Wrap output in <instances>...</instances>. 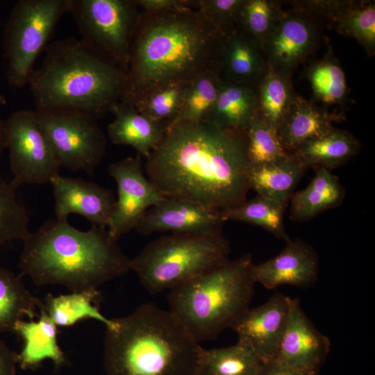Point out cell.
Returning <instances> with one entry per match:
<instances>
[{"label":"cell","mask_w":375,"mask_h":375,"mask_svg":"<svg viewBox=\"0 0 375 375\" xmlns=\"http://www.w3.org/2000/svg\"><path fill=\"white\" fill-rule=\"evenodd\" d=\"M110 175L117 185V199L108 232L115 241L135 228L147 210L165 197L144 174L141 155L112 163Z\"/></svg>","instance_id":"obj_13"},{"label":"cell","mask_w":375,"mask_h":375,"mask_svg":"<svg viewBox=\"0 0 375 375\" xmlns=\"http://www.w3.org/2000/svg\"><path fill=\"white\" fill-rule=\"evenodd\" d=\"M37 115L60 166L92 176L106 148V136L97 120L68 110L37 112Z\"/></svg>","instance_id":"obj_10"},{"label":"cell","mask_w":375,"mask_h":375,"mask_svg":"<svg viewBox=\"0 0 375 375\" xmlns=\"http://www.w3.org/2000/svg\"><path fill=\"white\" fill-rule=\"evenodd\" d=\"M230 252L222 232L172 233L148 244L131 259L130 267L142 286L156 294L225 262Z\"/></svg>","instance_id":"obj_7"},{"label":"cell","mask_w":375,"mask_h":375,"mask_svg":"<svg viewBox=\"0 0 375 375\" xmlns=\"http://www.w3.org/2000/svg\"><path fill=\"white\" fill-rule=\"evenodd\" d=\"M42 306L37 321L22 319L14 328L13 333L24 342L22 350L17 353V365L23 370L35 371L45 359H50L57 370L67 363L66 356L58 343V326Z\"/></svg>","instance_id":"obj_21"},{"label":"cell","mask_w":375,"mask_h":375,"mask_svg":"<svg viewBox=\"0 0 375 375\" xmlns=\"http://www.w3.org/2000/svg\"><path fill=\"white\" fill-rule=\"evenodd\" d=\"M264 362L244 342L228 347L205 349L199 375H258Z\"/></svg>","instance_id":"obj_31"},{"label":"cell","mask_w":375,"mask_h":375,"mask_svg":"<svg viewBox=\"0 0 375 375\" xmlns=\"http://www.w3.org/2000/svg\"><path fill=\"white\" fill-rule=\"evenodd\" d=\"M106 328V375H199L205 349L170 311L144 303Z\"/></svg>","instance_id":"obj_4"},{"label":"cell","mask_w":375,"mask_h":375,"mask_svg":"<svg viewBox=\"0 0 375 375\" xmlns=\"http://www.w3.org/2000/svg\"><path fill=\"white\" fill-rule=\"evenodd\" d=\"M289 299L275 293L265 303L249 308L231 327L238 340L251 347L264 362L276 358L287 326Z\"/></svg>","instance_id":"obj_14"},{"label":"cell","mask_w":375,"mask_h":375,"mask_svg":"<svg viewBox=\"0 0 375 375\" xmlns=\"http://www.w3.org/2000/svg\"><path fill=\"white\" fill-rule=\"evenodd\" d=\"M246 135L251 167L277 161L290 154L281 144L277 131L258 115L252 120Z\"/></svg>","instance_id":"obj_37"},{"label":"cell","mask_w":375,"mask_h":375,"mask_svg":"<svg viewBox=\"0 0 375 375\" xmlns=\"http://www.w3.org/2000/svg\"><path fill=\"white\" fill-rule=\"evenodd\" d=\"M331 343L304 312L297 298L289 299L286 328L275 359L293 367L318 373Z\"/></svg>","instance_id":"obj_17"},{"label":"cell","mask_w":375,"mask_h":375,"mask_svg":"<svg viewBox=\"0 0 375 375\" xmlns=\"http://www.w3.org/2000/svg\"><path fill=\"white\" fill-rule=\"evenodd\" d=\"M6 149L4 120L0 117V154Z\"/></svg>","instance_id":"obj_43"},{"label":"cell","mask_w":375,"mask_h":375,"mask_svg":"<svg viewBox=\"0 0 375 375\" xmlns=\"http://www.w3.org/2000/svg\"><path fill=\"white\" fill-rule=\"evenodd\" d=\"M344 119V112H331L296 94L277 134L284 149L291 153Z\"/></svg>","instance_id":"obj_20"},{"label":"cell","mask_w":375,"mask_h":375,"mask_svg":"<svg viewBox=\"0 0 375 375\" xmlns=\"http://www.w3.org/2000/svg\"><path fill=\"white\" fill-rule=\"evenodd\" d=\"M7 101L6 97L0 94V104L5 105L6 104Z\"/></svg>","instance_id":"obj_44"},{"label":"cell","mask_w":375,"mask_h":375,"mask_svg":"<svg viewBox=\"0 0 375 375\" xmlns=\"http://www.w3.org/2000/svg\"><path fill=\"white\" fill-rule=\"evenodd\" d=\"M50 183L56 219L67 220L69 215L77 214L85 217L92 226L108 227L116 203L112 190L81 178L60 174L52 178Z\"/></svg>","instance_id":"obj_16"},{"label":"cell","mask_w":375,"mask_h":375,"mask_svg":"<svg viewBox=\"0 0 375 375\" xmlns=\"http://www.w3.org/2000/svg\"><path fill=\"white\" fill-rule=\"evenodd\" d=\"M242 0H202L197 10L221 32L226 34L236 26Z\"/></svg>","instance_id":"obj_39"},{"label":"cell","mask_w":375,"mask_h":375,"mask_svg":"<svg viewBox=\"0 0 375 375\" xmlns=\"http://www.w3.org/2000/svg\"><path fill=\"white\" fill-rule=\"evenodd\" d=\"M291 78L268 67L255 86L258 116L276 131L296 95Z\"/></svg>","instance_id":"obj_30"},{"label":"cell","mask_w":375,"mask_h":375,"mask_svg":"<svg viewBox=\"0 0 375 375\" xmlns=\"http://www.w3.org/2000/svg\"><path fill=\"white\" fill-rule=\"evenodd\" d=\"M314 177L303 190L293 194L290 219L308 221L322 212L339 207L345 197V188L339 178L322 167H316Z\"/></svg>","instance_id":"obj_24"},{"label":"cell","mask_w":375,"mask_h":375,"mask_svg":"<svg viewBox=\"0 0 375 375\" xmlns=\"http://www.w3.org/2000/svg\"><path fill=\"white\" fill-rule=\"evenodd\" d=\"M17 188L0 178V245L15 239L23 240L30 233L26 209L16 198Z\"/></svg>","instance_id":"obj_38"},{"label":"cell","mask_w":375,"mask_h":375,"mask_svg":"<svg viewBox=\"0 0 375 375\" xmlns=\"http://www.w3.org/2000/svg\"><path fill=\"white\" fill-rule=\"evenodd\" d=\"M4 132L13 174L10 182L14 186L50 183L59 174L61 166L35 110L21 109L12 112L4 120Z\"/></svg>","instance_id":"obj_11"},{"label":"cell","mask_w":375,"mask_h":375,"mask_svg":"<svg viewBox=\"0 0 375 375\" xmlns=\"http://www.w3.org/2000/svg\"><path fill=\"white\" fill-rule=\"evenodd\" d=\"M22 241L20 275L38 286L61 285L72 292L97 290L131 270V259L106 228L83 231L67 220L50 219Z\"/></svg>","instance_id":"obj_3"},{"label":"cell","mask_w":375,"mask_h":375,"mask_svg":"<svg viewBox=\"0 0 375 375\" xmlns=\"http://www.w3.org/2000/svg\"><path fill=\"white\" fill-rule=\"evenodd\" d=\"M267 68L256 40L237 26L224 35L217 67L221 79L255 87Z\"/></svg>","instance_id":"obj_19"},{"label":"cell","mask_w":375,"mask_h":375,"mask_svg":"<svg viewBox=\"0 0 375 375\" xmlns=\"http://www.w3.org/2000/svg\"><path fill=\"white\" fill-rule=\"evenodd\" d=\"M361 143L351 132L333 127L291 153L307 169L322 167L332 171L357 155Z\"/></svg>","instance_id":"obj_23"},{"label":"cell","mask_w":375,"mask_h":375,"mask_svg":"<svg viewBox=\"0 0 375 375\" xmlns=\"http://www.w3.org/2000/svg\"><path fill=\"white\" fill-rule=\"evenodd\" d=\"M247 148L246 133L209 119L172 122L147 158L146 176L164 197L222 214L247 200Z\"/></svg>","instance_id":"obj_1"},{"label":"cell","mask_w":375,"mask_h":375,"mask_svg":"<svg viewBox=\"0 0 375 375\" xmlns=\"http://www.w3.org/2000/svg\"><path fill=\"white\" fill-rule=\"evenodd\" d=\"M333 29L354 38L368 56L375 53V3L372 1L348 0Z\"/></svg>","instance_id":"obj_33"},{"label":"cell","mask_w":375,"mask_h":375,"mask_svg":"<svg viewBox=\"0 0 375 375\" xmlns=\"http://www.w3.org/2000/svg\"><path fill=\"white\" fill-rule=\"evenodd\" d=\"M287 206L257 194L222 215L226 221L246 222L262 227L276 238L287 242L290 240L284 226V214Z\"/></svg>","instance_id":"obj_32"},{"label":"cell","mask_w":375,"mask_h":375,"mask_svg":"<svg viewBox=\"0 0 375 375\" xmlns=\"http://www.w3.org/2000/svg\"><path fill=\"white\" fill-rule=\"evenodd\" d=\"M257 115L255 87L221 80L217 98L208 119L219 126L246 133Z\"/></svg>","instance_id":"obj_25"},{"label":"cell","mask_w":375,"mask_h":375,"mask_svg":"<svg viewBox=\"0 0 375 375\" xmlns=\"http://www.w3.org/2000/svg\"><path fill=\"white\" fill-rule=\"evenodd\" d=\"M190 81L163 85L147 94L132 106L151 119L167 122L169 124L178 113L185 90Z\"/></svg>","instance_id":"obj_36"},{"label":"cell","mask_w":375,"mask_h":375,"mask_svg":"<svg viewBox=\"0 0 375 375\" xmlns=\"http://www.w3.org/2000/svg\"><path fill=\"white\" fill-rule=\"evenodd\" d=\"M328 46V45H327ZM326 53L312 62L305 69L304 76L310 83L315 103L328 109L332 106L343 108L349 89L344 69L328 45ZM320 105V106H321Z\"/></svg>","instance_id":"obj_27"},{"label":"cell","mask_w":375,"mask_h":375,"mask_svg":"<svg viewBox=\"0 0 375 375\" xmlns=\"http://www.w3.org/2000/svg\"><path fill=\"white\" fill-rule=\"evenodd\" d=\"M221 80L214 70L202 72L192 78L185 90L178 113L172 122L208 119L217 100Z\"/></svg>","instance_id":"obj_34"},{"label":"cell","mask_w":375,"mask_h":375,"mask_svg":"<svg viewBox=\"0 0 375 375\" xmlns=\"http://www.w3.org/2000/svg\"><path fill=\"white\" fill-rule=\"evenodd\" d=\"M225 222L222 214L199 204L165 197L147 210L135 229L144 235L158 232L214 233L222 232Z\"/></svg>","instance_id":"obj_15"},{"label":"cell","mask_w":375,"mask_h":375,"mask_svg":"<svg viewBox=\"0 0 375 375\" xmlns=\"http://www.w3.org/2000/svg\"><path fill=\"white\" fill-rule=\"evenodd\" d=\"M70 0H20L6 24L3 47L6 78L13 88L28 84L40 53L47 47Z\"/></svg>","instance_id":"obj_8"},{"label":"cell","mask_w":375,"mask_h":375,"mask_svg":"<svg viewBox=\"0 0 375 375\" xmlns=\"http://www.w3.org/2000/svg\"><path fill=\"white\" fill-rule=\"evenodd\" d=\"M28 82L35 111L75 110L97 120L120 101L126 71L81 40L49 44Z\"/></svg>","instance_id":"obj_5"},{"label":"cell","mask_w":375,"mask_h":375,"mask_svg":"<svg viewBox=\"0 0 375 375\" xmlns=\"http://www.w3.org/2000/svg\"><path fill=\"white\" fill-rule=\"evenodd\" d=\"M146 13L138 17L120 99L131 105L163 85L217 72L225 35L190 7Z\"/></svg>","instance_id":"obj_2"},{"label":"cell","mask_w":375,"mask_h":375,"mask_svg":"<svg viewBox=\"0 0 375 375\" xmlns=\"http://www.w3.org/2000/svg\"><path fill=\"white\" fill-rule=\"evenodd\" d=\"M307 170L290 153L277 161L251 166L249 188L257 194L288 204L297 183Z\"/></svg>","instance_id":"obj_26"},{"label":"cell","mask_w":375,"mask_h":375,"mask_svg":"<svg viewBox=\"0 0 375 375\" xmlns=\"http://www.w3.org/2000/svg\"><path fill=\"white\" fill-rule=\"evenodd\" d=\"M135 2L148 12L190 8L189 1L181 0H140Z\"/></svg>","instance_id":"obj_41"},{"label":"cell","mask_w":375,"mask_h":375,"mask_svg":"<svg viewBox=\"0 0 375 375\" xmlns=\"http://www.w3.org/2000/svg\"><path fill=\"white\" fill-rule=\"evenodd\" d=\"M283 5V1L277 0H242L236 26L256 40L262 47L284 11Z\"/></svg>","instance_id":"obj_35"},{"label":"cell","mask_w":375,"mask_h":375,"mask_svg":"<svg viewBox=\"0 0 375 375\" xmlns=\"http://www.w3.org/2000/svg\"><path fill=\"white\" fill-rule=\"evenodd\" d=\"M21 276L0 267V334L13 333L15 324L24 317L33 320L43 305L27 290Z\"/></svg>","instance_id":"obj_29"},{"label":"cell","mask_w":375,"mask_h":375,"mask_svg":"<svg viewBox=\"0 0 375 375\" xmlns=\"http://www.w3.org/2000/svg\"><path fill=\"white\" fill-rule=\"evenodd\" d=\"M115 116L108 126L113 144L131 146L147 158L164 137L169 123L157 122L138 112L132 105L122 101L110 110Z\"/></svg>","instance_id":"obj_22"},{"label":"cell","mask_w":375,"mask_h":375,"mask_svg":"<svg viewBox=\"0 0 375 375\" xmlns=\"http://www.w3.org/2000/svg\"><path fill=\"white\" fill-rule=\"evenodd\" d=\"M324 28L306 13L291 8L284 9L262 44L267 66L292 76L300 64L319 47Z\"/></svg>","instance_id":"obj_12"},{"label":"cell","mask_w":375,"mask_h":375,"mask_svg":"<svg viewBox=\"0 0 375 375\" xmlns=\"http://www.w3.org/2000/svg\"><path fill=\"white\" fill-rule=\"evenodd\" d=\"M253 260H228L170 290L169 310L199 342L215 339L249 308Z\"/></svg>","instance_id":"obj_6"},{"label":"cell","mask_w":375,"mask_h":375,"mask_svg":"<svg viewBox=\"0 0 375 375\" xmlns=\"http://www.w3.org/2000/svg\"><path fill=\"white\" fill-rule=\"evenodd\" d=\"M258 375H317V373L301 370L273 359L264 362Z\"/></svg>","instance_id":"obj_40"},{"label":"cell","mask_w":375,"mask_h":375,"mask_svg":"<svg viewBox=\"0 0 375 375\" xmlns=\"http://www.w3.org/2000/svg\"><path fill=\"white\" fill-rule=\"evenodd\" d=\"M100 292L98 290L72 292L53 296L49 293L42 308L57 326L69 327L85 319H93L112 328L114 319H108L98 308Z\"/></svg>","instance_id":"obj_28"},{"label":"cell","mask_w":375,"mask_h":375,"mask_svg":"<svg viewBox=\"0 0 375 375\" xmlns=\"http://www.w3.org/2000/svg\"><path fill=\"white\" fill-rule=\"evenodd\" d=\"M17 353L1 339L0 334V375H15Z\"/></svg>","instance_id":"obj_42"},{"label":"cell","mask_w":375,"mask_h":375,"mask_svg":"<svg viewBox=\"0 0 375 375\" xmlns=\"http://www.w3.org/2000/svg\"><path fill=\"white\" fill-rule=\"evenodd\" d=\"M136 6L128 0H70L69 12L81 40L126 72L139 17Z\"/></svg>","instance_id":"obj_9"},{"label":"cell","mask_w":375,"mask_h":375,"mask_svg":"<svg viewBox=\"0 0 375 375\" xmlns=\"http://www.w3.org/2000/svg\"><path fill=\"white\" fill-rule=\"evenodd\" d=\"M318 273L316 251L300 239H290L276 256L260 264L253 263L251 267L255 284L269 290L285 285L309 288L316 282Z\"/></svg>","instance_id":"obj_18"}]
</instances>
